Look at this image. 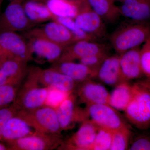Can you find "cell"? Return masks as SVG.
<instances>
[{
    "label": "cell",
    "instance_id": "cell-1",
    "mask_svg": "<svg viewBox=\"0 0 150 150\" xmlns=\"http://www.w3.org/2000/svg\"><path fill=\"white\" fill-rule=\"evenodd\" d=\"M131 100L124 110L126 119L139 130L150 129V80L137 81L132 85Z\"/></svg>",
    "mask_w": 150,
    "mask_h": 150
},
{
    "label": "cell",
    "instance_id": "cell-2",
    "mask_svg": "<svg viewBox=\"0 0 150 150\" xmlns=\"http://www.w3.org/2000/svg\"><path fill=\"white\" fill-rule=\"evenodd\" d=\"M150 39V24L148 22L122 25L112 32L110 41L112 48L120 55L130 49L140 47Z\"/></svg>",
    "mask_w": 150,
    "mask_h": 150
},
{
    "label": "cell",
    "instance_id": "cell-3",
    "mask_svg": "<svg viewBox=\"0 0 150 150\" xmlns=\"http://www.w3.org/2000/svg\"><path fill=\"white\" fill-rule=\"evenodd\" d=\"M41 70L37 67L28 69L26 81L22 88L18 90L12 103L18 110L35 109L44 105L48 87H40L38 86Z\"/></svg>",
    "mask_w": 150,
    "mask_h": 150
},
{
    "label": "cell",
    "instance_id": "cell-4",
    "mask_svg": "<svg viewBox=\"0 0 150 150\" xmlns=\"http://www.w3.org/2000/svg\"><path fill=\"white\" fill-rule=\"evenodd\" d=\"M16 115L37 132L59 135L62 131L56 109L48 105H43L33 109L19 110Z\"/></svg>",
    "mask_w": 150,
    "mask_h": 150
},
{
    "label": "cell",
    "instance_id": "cell-5",
    "mask_svg": "<svg viewBox=\"0 0 150 150\" xmlns=\"http://www.w3.org/2000/svg\"><path fill=\"white\" fill-rule=\"evenodd\" d=\"M85 109L87 119L98 128L113 132L129 126L118 110L107 103L88 105Z\"/></svg>",
    "mask_w": 150,
    "mask_h": 150
},
{
    "label": "cell",
    "instance_id": "cell-6",
    "mask_svg": "<svg viewBox=\"0 0 150 150\" xmlns=\"http://www.w3.org/2000/svg\"><path fill=\"white\" fill-rule=\"evenodd\" d=\"M23 0H12L0 18V32L27 31L34 23L28 18L23 6Z\"/></svg>",
    "mask_w": 150,
    "mask_h": 150
},
{
    "label": "cell",
    "instance_id": "cell-7",
    "mask_svg": "<svg viewBox=\"0 0 150 150\" xmlns=\"http://www.w3.org/2000/svg\"><path fill=\"white\" fill-rule=\"evenodd\" d=\"M0 45L1 49L0 59H15L26 63L32 59L28 43L16 32H0Z\"/></svg>",
    "mask_w": 150,
    "mask_h": 150
},
{
    "label": "cell",
    "instance_id": "cell-8",
    "mask_svg": "<svg viewBox=\"0 0 150 150\" xmlns=\"http://www.w3.org/2000/svg\"><path fill=\"white\" fill-rule=\"evenodd\" d=\"M26 36L46 39L65 48L79 40L68 28L54 20L27 30Z\"/></svg>",
    "mask_w": 150,
    "mask_h": 150
},
{
    "label": "cell",
    "instance_id": "cell-9",
    "mask_svg": "<svg viewBox=\"0 0 150 150\" xmlns=\"http://www.w3.org/2000/svg\"><path fill=\"white\" fill-rule=\"evenodd\" d=\"M59 135L34 131L13 142L7 143L10 150H48L54 149L62 145Z\"/></svg>",
    "mask_w": 150,
    "mask_h": 150
},
{
    "label": "cell",
    "instance_id": "cell-10",
    "mask_svg": "<svg viewBox=\"0 0 150 150\" xmlns=\"http://www.w3.org/2000/svg\"><path fill=\"white\" fill-rule=\"evenodd\" d=\"M74 20L81 29L97 40L107 35L104 21L91 8L87 1L79 6Z\"/></svg>",
    "mask_w": 150,
    "mask_h": 150
},
{
    "label": "cell",
    "instance_id": "cell-11",
    "mask_svg": "<svg viewBox=\"0 0 150 150\" xmlns=\"http://www.w3.org/2000/svg\"><path fill=\"white\" fill-rule=\"evenodd\" d=\"M76 98L72 93L55 109L62 131L70 129L75 123H82L88 119L85 108L78 107Z\"/></svg>",
    "mask_w": 150,
    "mask_h": 150
},
{
    "label": "cell",
    "instance_id": "cell-12",
    "mask_svg": "<svg viewBox=\"0 0 150 150\" xmlns=\"http://www.w3.org/2000/svg\"><path fill=\"white\" fill-rule=\"evenodd\" d=\"M99 128L90 120L82 122L77 131L64 143L62 149L71 150H91Z\"/></svg>",
    "mask_w": 150,
    "mask_h": 150
},
{
    "label": "cell",
    "instance_id": "cell-13",
    "mask_svg": "<svg viewBox=\"0 0 150 150\" xmlns=\"http://www.w3.org/2000/svg\"><path fill=\"white\" fill-rule=\"evenodd\" d=\"M108 47L105 44L96 41L79 40L65 47L62 56L56 63L80 60L93 54L108 52Z\"/></svg>",
    "mask_w": 150,
    "mask_h": 150
},
{
    "label": "cell",
    "instance_id": "cell-14",
    "mask_svg": "<svg viewBox=\"0 0 150 150\" xmlns=\"http://www.w3.org/2000/svg\"><path fill=\"white\" fill-rule=\"evenodd\" d=\"M76 89L79 98L86 105L100 103L108 104L110 93L102 84L94 81L93 79L80 83Z\"/></svg>",
    "mask_w": 150,
    "mask_h": 150
},
{
    "label": "cell",
    "instance_id": "cell-15",
    "mask_svg": "<svg viewBox=\"0 0 150 150\" xmlns=\"http://www.w3.org/2000/svg\"><path fill=\"white\" fill-rule=\"evenodd\" d=\"M0 86H18L27 75V63L13 59H0Z\"/></svg>",
    "mask_w": 150,
    "mask_h": 150
},
{
    "label": "cell",
    "instance_id": "cell-16",
    "mask_svg": "<svg viewBox=\"0 0 150 150\" xmlns=\"http://www.w3.org/2000/svg\"><path fill=\"white\" fill-rule=\"evenodd\" d=\"M95 78L110 86L115 87L124 81L121 74L119 55L108 56L97 70Z\"/></svg>",
    "mask_w": 150,
    "mask_h": 150
},
{
    "label": "cell",
    "instance_id": "cell-17",
    "mask_svg": "<svg viewBox=\"0 0 150 150\" xmlns=\"http://www.w3.org/2000/svg\"><path fill=\"white\" fill-rule=\"evenodd\" d=\"M140 49V47L132 48L119 55L123 81L129 82L144 76L141 65Z\"/></svg>",
    "mask_w": 150,
    "mask_h": 150
},
{
    "label": "cell",
    "instance_id": "cell-18",
    "mask_svg": "<svg viewBox=\"0 0 150 150\" xmlns=\"http://www.w3.org/2000/svg\"><path fill=\"white\" fill-rule=\"evenodd\" d=\"M28 43L32 56L51 63H57L62 56L65 47L38 38L30 37Z\"/></svg>",
    "mask_w": 150,
    "mask_h": 150
},
{
    "label": "cell",
    "instance_id": "cell-19",
    "mask_svg": "<svg viewBox=\"0 0 150 150\" xmlns=\"http://www.w3.org/2000/svg\"><path fill=\"white\" fill-rule=\"evenodd\" d=\"M38 81L44 86L55 88L69 93L74 92L78 84L69 77L52 67L41 70Z\"/></svg>",
    "mask_w": 150,
    "mask_h": 150
},
{
    "label": "cell",
    "instance_id": "cell-20",
    "mask_svg": "<svg viewBox=\"0 0 150 150\" xmlns=\"http://www.w3.org/2000/svg\"><path fill=\"white\" fill-rule=\"evenodd\" d=\"M119 8L121 15L134 22L150 19V0H125Z\"/></svg>",
    "mask_w": 150,
    "mask_h": 150
},
{
    "label": "cell",
    "instance_id": "cell-21",
    "mask_svg": "<svg viewBox=\"0 0 150 150\" xmlns=\"http://www.w3.org/2000/svg\"><path fill=\"white\" fill-rule=\"evenodd\" d=\"M52 68L69 77L78 84L95 78L96 72L86 65L73 61L56 63Z\"/></svg>",
    "mask_w": 150,
    "mask_h": 150
},
{
    "label": "cell",
    "instance_id": "cell-22",
    "mask_svg": "<svg viewBox=\"0 0 150 150\" xmlns=\"http://www.w3.org/2000/svg\"><path fill=\"white\" fill-rule=\"evenodd\" d=\"M32 127L16 115L9 120L4 129L1 142L8 143L33 134Z\"/></svg>",
    "mask_w": 150,
    "mask_h": 150
},
{
    "label": "cell",
    "instance_id": "cell-23",
    "mask_svg": "<svg viewBox=\"0 0 150 150\" xmlns=\"http://www.w3.org/2000/svg\"><path fill=\"white\" fill-rule=\"evenodd\" d=\"M26 15L34 24L54 20V16L46 3L41 0H27L23 2Z\"/></svg>",
    "mask_w": 150,
    "mask_h": 150
},
{
    "label": "cell",
    "instance_id": "cell-24",
    "mask_svg": "<svg viewBox=\"0 0 150 150\" xmlns=\"http://www.w3.org/2000/svg\"><path fill=\"white\" fill-rule=\"evenodd\" d=\"M109 94L108 104L118 111H124L132 97V85L129 81L122 82L114 87Z\"/></svg>",
    "mask_w": 150,
    "mask_h": 150
},
{
    "label": "cell",
    "instance_id": "cell-25",
    "mask_svg": "<svg viewBox=\"0 0 150 150\" xmlns=\"http://www.w3.org/2000/svg\"><path fill=\"white\" fill-rule=\"evenodd\" d=\"M91 8L103 20L108 23H114L120 16L119 8L114 0H87Z\"/></svg>",
    "mask_w": 150,
    "mask_h": 150
},
{
    "label": "cell",
    "instance_id": "cell-26",
    "mask_svg": "<svg viewBox=\"0 0 150 150\" xmlns=\"http://www.w3.org/2000/svg\"><path fill=\"white\" fill-rule=\"evenodd\" d=\"M46 5L55 16L75 18L79 6L68 0H46Z\"/></svg>",
    "mask_w": 150,
    "mask_h": 150
},
{
    "label": "cell",
    "instance_id": "cell-27",
    "mask_svg": "<svg viewBox=\"0 0 150 150\" xmlns=\"http://www.w3.org/2000/svg\"><path fill=\"white\" fill-rule=\"evenodd\" d=\"M132 136L129 126L113 131L110 150H128Z\"/></svg>",
    "mask_w": 150,
    "mask_h": 150
},
{
    "label": "cell",
    "instance_id": "cell-28",
    "mask_svg": "<svg viewBox=\"0 0 150 150\" xmlns=\"http://www.w3.org/2000/svg\"><path fill=\"white\" fill-rule=\"evenodd\" d=\"M54 20L58 21L64 25L71 31L79 40H87L96 41L95 38L86 33L79 27L74 19L69 17H54Z\"/></svg>",
    "mask_w": 150,
    "mask_h": 150
},
{
    "label": "cell",
    "instance_id": "cell-29",
    "mask_svg": "<svg viewBox=\"0 0 150 150\" xmlns=\"http://www.w3.org/2000/svg\"><path fill=\"white\" fill-rule=\"evenodd\" d=\"M112 131L99 128L91 150H110Z\"/></svg>",
    "mask_w": 150,
    "mask_h": 150
},
{
    "label": "cell",
    "instance_id": "cell-30",
    "mask_svg": "<svg viewBox=\"0 0 150 150\" xmlns=\"http://www.w3.org/2000/svg\"><path fill=\"white\" fill-rule=\"evenodd\" d=\"M18 90V86L10 84L0 86V109L14 102Z\"/></svg>",
    "mask_w": 150,
    "mask_h": 150
},
{
    "label": "cell",
    "instance_id": "cell-31",
    "mask_svg": "<svg viewBox=\"0 0 150 150\" xmlns=\"http://www.w3.org/2000/svg\"><path fill=\"white\" fill-rule=\"evenodd\" d=\"M71 93L55 88L48 87V95L44 105L56 109Z\"/></svg>",
    "mask_w": 150,
    "mask_h": 150
},
{
    "label": "cell",
    "instance_id": "cell-32",
    "mask_svg": "<svg viewBox=\"0 0 150 150\" xmlns=\"http://www.w3.org/2000/svg\"><path fill=\"white\" fill-rule=\"evenodd\" d=\"M140 56L143 74L146 79L150 80V39L141 47Z\"/></svg>",
    "mask_w": 150,
    "mask_h": 150
},
{
    "label": "cell",
    "instance_id": "cell-33",
    "mask_svg": "<svg viewBox=\"0 0 150 150\" xmlns=\"http://www.w3.org/2000/svg\"><path fill=\"white\" fill-rule=\"evenodd\" d=\"M128 150H150V135L141 134L132 136Z\"/></svg>",
    "mask_w": 150,
    "mask_h": 150
},
{
    "label": "cell",
    "instance_id": "cell-34",
    "mask_svg": "<svg viewBox=\"0 0 150 150\" xmlns=\"http://www.w3.org/2000/svg\"><path fill=\"white\" fill-rule=\"evenodd\" d=\"M18 110L13 103L0 109V141L1 142L3 132L9 120L16 115Z\"/></svg>",
    "mask_w": 150,
    "mask_h": 150
},
{
    "label": "cell",
    "instance_id": "cell-35",
    "mask_svg": "<svg viewBox=\"0 0 150 150\" xmlns=\"http://www.w3.org/2000/svg\"><path fill=\"white\" fill-rule=\"evenodd\" d=\"M108 55V52L98 53L83 58L79 61L81 63L87 66L96 73L100 66Z\"/></svg>",
    "mask_w": 150,
    "mask_h": 150
},
{
    "label": "cell",
    "instance_id": "cell-36",
    "mask_svg": "<svg viewBox=\"0 0 150 150\" xmlns=\"http://www.w3.org/2000/svg\"><path fill=\"white\" fill-rule=\"evenodd\" d=\"M10 150L7 145L4 144L2 142L0 141V150Z\"/></svg>",
    "mask_w": 150,
    "mask_h": 150
},
{
    "label": "cell",
    "instance_id": "cell-37",
    "mask_svg": "<svg viewBox=\"0 0 150 150\" xmlns=\"http://www.w3.org/2000/svg\"><path fill=\"white\" fill-rule=\"evenodd\" d=\"M115 1H118L121 2H123L125 0H114Z\"/></svg>",
    "mask_w": 150,
    "mask_h": 150
},
{
    "label": "cell",
    "instance_id": "cell-38",
    "mask_svg": "<svg viewBox=\"0 0 150 150\" xmlns=\"http://www.w3.org/2000/svg\"><path fill=\"white\" fill-rule=\"evenodd\" d=\"M3 0H0V8H1V5L2 2Z\"/></svg>",
    "mask_w": 150,
    "mask_h": 150
},
{
    "label": "cell",
    "instance_id": "cell-39",
    "mask_svg": "<svg viewBox=\"0 0 150 150\" xmlns=\"http://www.w3.org/2000/svg\"><path fill=\"white\" fill-rule=\"evenodd\" d=\"M1 45H0V57H1Z\"/></svg>",
    "mask_w": 150,
    "mask_h": 150
},
{
    "label": "cell",
    "instance_id": "cell-40",
    "mask_svg": "<svg viewBox=\"0 0 150 150\" xmlns=\"http://www.w3.org/2000/svg\"><path fill=\"white\" fill-rule=\"evenodd\" d=\"M1 61L0 60V67H1Z\"/></svg>",
    "mask_w": 150,
    "mask_h": 150
},
{
    "label": "cell",
    "instance_id": "cell-41",
    "mask_svg": "<svg viewBox=\"0 0 150 150\" xmlns=\"http://www.w3.org/2000/svg\"><path fill=\"white\" fill-rule=\"evenodd\" d=\"M10 1H12V0H10Z\"/></svg>",
    "mask_w": 150,
    "mask_h": 150
}]
</instances>
